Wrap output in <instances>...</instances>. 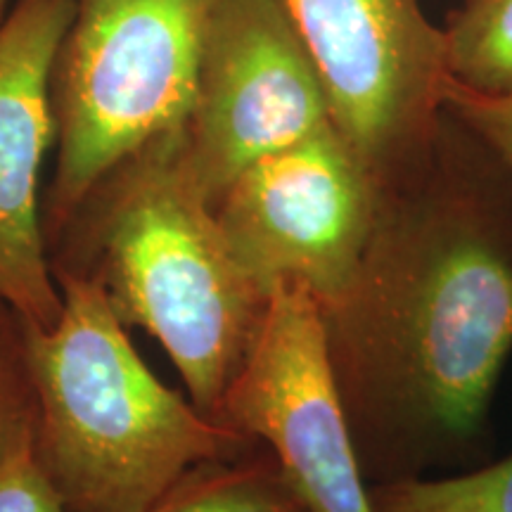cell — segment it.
I'll list each match as a JSON object with an SVG mask.
<instances>
[{
	"label": "cell",
	"mask_w": 512,
	"mask_h": 512,
	"mask_svg": "<svg viewBox=\"0 0 512 512\" xmlns=\"http://www.w3.org/2000/svg\"><path fill=\"white\" fill-rule=\"evenodd\" d=\"M211 0H76L55 67L57 166L50 242L102 178L152 140L183 131Z\"/></svg>",
	"instance_id": "4"
},
{
	"label": "cell",
	"mask_w": 512,
	"mask_h": 512,
	"mask_svg": "<svg viewBox=\"0 0 512 512\" xmlns=\"http://www.w3.org/2000/svg\"><path fill=\"white\" fill-rule=\"evenodd\" d=\"M444 43L453 81L512 95V0H463L444 27Z\"/></svg>",
	"instance_id": "11"
},
{
	"label": "cell",
	"mask_w": 512,
	"mask_h": 512,
	"mask_svg": "<svg viewBox=\"0 0 512 512\" xmlns=\"http://www.w3.org/2000/svg\"><path fill=\"white\" fill-rule=\"evenodd\" d=\"M147 512H309L268 448L195 465Z\"/></svg>",
	"instance_id": "10"
},
{
	"label": "cell",
	"mask_w": 512,
	"mask_h": 512,
	"mask_svg": "<svg viewBox=\"0 0 512 512\" xmlns=\"http://www.w3.org/2000/svg\"><path fill=\"white\" fill-rule=\"evenodd\" d=\"M214 211L230 249L266 292L299 285L325 306L366 249L377 188L330 124L249 164Z\"/></svg>",
	"instance_id": "7"
},
{
	"label": "cell",
	"mask_w": 512,
	"mask_h": 512,
	"mask_svg": "<svg viewBox=\"0 0 512 512\" xmlns=\"http://www.w3.org/2000/svg\"><path fill=\"white\" fill-rule=\"evenodd\" d=\"M320 316L370 486L482 458L512 356V166L446 110L425 162L377 192L356 271Z\"/></svg>",
	"instance_id": "1"
},
{
	"label": "cell",
	"mask_w": 512,
	"mask_h": 512,
	"mask_svg": "<svg viewBox=\"0 0 512 512\" xmlns=\"http://www.w3.org/2000/svg\"><path fill=\"white\" fill-rule=\"evenodd\" d=\"M53 275L62 294L55 323L24 328L34 458L69 512H147L195 465L256 444L152 373L93 280Z\"/></svg>",
	"instance_id": "3"
},
{
	"label": "cell",
	"mask_w": 512,
	"mask_h": 512,
	"mask_svg": "<svg viewBox=\"0 0 512 512\" xmlns=\"http://www.w3.org/2000/svg\"><path fill=\"white\" fill-rule=\"evenodd\" d=\"M375 512H512V453L451 477L370 486Z\"/></svg>",
	"instance_id": "12"
},
{
	"label": "cell",
	"mask_w": 512,
	"mask_h": 512,
	"mask_svg": "<svg viewBox=\"0 0 512 512\" xmlns=\"http://www.w3.org/2000/svg\"><path fill=\"white\" fill-rule=\"evenodd\" d=\"M316 64L280 0H211L185 159L211 207L256 159L330 126Z\"/></svg>",
	"instance_id": "6"
},
{
	"label": "cell",
	"mask_w": 512,
	"mask_h": 512,
	"mask_svg": "<svg viewBox=\"0 0 512 512\" xmlns=\"http://www.w3.org/2000/svg\"><path fill=\"white\" fill-rule=\"evenodd\" d=\"M5 8H8V0H0V22L5 19Z\"/></svg>",
	"instance_id": "16"
},
{
	"label": "cell",
	"mask_w": 512,
	"mask_h": 512,
	"mask_svg": "<svg viewBox=\"0 0 512 512\" xmlns=\"http://www.w3.org/2000/svg\"><path fill=\"white\" fill-rule=\"evenodd\" d=\"M316 64L330 121L377 192L430 155L444 117V29L420 0H280Z\"/></svg>",
	"instance_id": "5"
},
{
	"label": "cell",
	"mask_w": 512,
	"mask_h": 512,
	"mask_svg": "<svg viewBox=\"0 0 512 512\" xmlns=\"http://www.w3.org/2000/svg\"><path fill=\"white\" fill-rule=\"evenodd\" d=\"M36 389L24 318L0 299V463L34 446Z\"/></svg>",
	"instance_id": "13"
},
{
	"label": "cell",
	"mask_w": 512,
	"mask_h": 512,
	"mask_svg": "<svg viewBox=\"0 0 512 512\" xmlns=\"http://www.w3.org/2000/svg\"><path fill=\"white\" fill-rule=\"evenodd\" d=\"M48 254L53 271L93 280L126 328L155 337L190 401L216 420L271 292L240 264L192 178L185 128L102 178L48 242Z\"/></svg>",
	"instance_id": "2"
},
{
	"label": "cell",
	"mask_w": 512,
	"mask_h": 512,
	"mask_svg": "<svg viewBox=\"0 0 512 512\" xmlns=\"http://www.w3.org/2000/svg\"><path fill=\"white\" fill-rule=\"evenodd\" d=\"M0 512H69L34 458V446L0 463Z\"/></svg>",
	"instance_id": "15"
},
{
	"label": "cell",
	"mask_w": 512,
	"mask_h": 512,
	"mask_svg": "<svg viewBox=\"0 0 512 512\" xmlns=\"http://www.w3.org/2000/svg\"><path fill=\"white\" fill-rule=\"evenodd\" d=\"M444 107L470 126L505 164L512 166V95L477 93L448 76Z\"/></svg>",
	"instance_id": "14"
},
{
	"label": "cell",
	"mask_w": 512,
	"mask_h": 512,
	"mask_svg": "<svg viewBox=\"0 0 512 512\" xmlns=\"http://www.w3.org/2000/svg\"><path fill=\"white\" fill-rule=\"evenodd\" d=\"M216 420L266 446L309 512H375L330 368L320 306L278 285Z\"/></svg>",
	"instance_id": "8"
},
{
	"label": "cell",
	"mask_w": 512,
	"mask_h": 512,
	"mask_svg": "<svg viewBox=\"0 0 512 512\" xmlns=\"http://www.w3.org/2000/svg\"><path fill=\"white\" fill-rule=\"evenodd\" d=\"M74 12L76 0H19L0 22V299L38 328L62 309L41 171L57 136L55 67Z\"/></svg>",
	"instance_id": "9"
}]
</instances>
